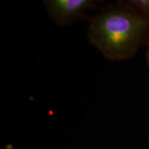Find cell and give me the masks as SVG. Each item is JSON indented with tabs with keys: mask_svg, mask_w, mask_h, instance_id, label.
I'll use <instances>...</instances> for the list:
<instances>
[{
	"mask_svg": "<svg viewBox=\"0 0 149 149\" xmlns=\"http://www.w3.org/2000/svg\"><path fill=\"white\" fill-rule=\"evenodd\" d=\"M91 44L107 59L126 60L149 40V19L119 2L88 18Z\"/></svg>",
	"mask_w": 149,
	"mask_h": 149,
	"instance_id": "obj_1",
	"label": "cell"
},
{
	"mask_svg": "<svg viewBox=\"0 0 149 149\" xmlns=\"http://www.w3.org/2000/svg\"><path fill=\"white\" fill-rule=\"evenodd\" d=\"M43 2L54 23L64 27L83 18H87V13L97 8L103 1L97 0H45Z\"/></svg>",
	"mask_w": 149,
	"mask_h": 149,
	"instance_id": "obj_2",
	"label": "cell"
},
{
	"mask_svg": "<svg viewBox=\"0 0 149 149\" xmlns=\"http://www.w3.org/2000/svg\"><path fill=\"white\" fill-rule=\"evenodd\" d=\"M120 2L141 15L149 19V0H127Z\"/></svg>",
	"mask_w": 149,
	"mask_h": 149,
	"instance_id": "obj_3",
	"label": "cell"
},
{
	"mask_svg": "<svg viewBox=\"0 0 149 149\" xmlns=\"http://www.w3.org/2000/svg\"><path fill=\"white\" fill-rule=\"evenodd\" d=\"M147 46H148V48H147V52H146V58H147V62H148V65L149 66V40L147 42Z\"/></svg>",
	"mask_w": 149,
	"mask_h": 149,
	"instance_id": "obj_4",
	"label": "cell"
}]
</instances>
